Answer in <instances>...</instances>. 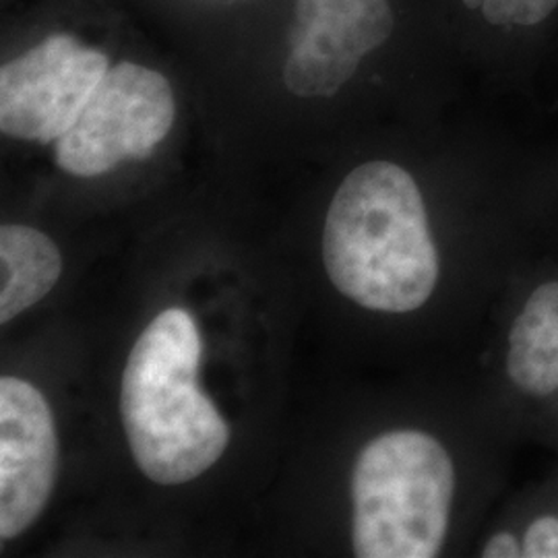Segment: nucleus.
Returning a JSON list of instances; mask_svg holds the SVG:
<instances>
[{"instance_id":"3","label":"nucleus","mask_w":558,"mask_h":558,"mask_svg":"<svg viewBox=\"0 0 558 558\" xmlns=\"http://www.w3.org/2000/svg\"><path fill=\"white\" fill-rule=\"evenodd\" d=\"M453 490V461L430 435L393 430L371 440L352 478L356 557H437Z\"/></svg>"},{"instance_id":"4","label":"nucleus","mask_w":558,"mask_h":558,"mask_svg":"<svg viewBox=\"0 0 558 558\" xmlns=\"http://www.w3.org/2000/svg\"><path fill=\"white\" fill-rule=\"evenodd\" d=\"M177 119L170 81L124 60L108 69L81 110L80 119L57 141L60 170L94 179L122 161L145 160L168 137Z\"/></svg>"},{"instance_id":"8","label":"nucleus","mask_w":558,"mask_h":558,"mask_svg":"<svg viewBox=\"0 0 558 558\" xmlns=\"http://www.w3.org/2000/svg\"><path fill=\"white\" fill-rule=\"evenodd\" d=\"M468 54L505 75L558 60V0H449Z\"/></svg>"},{"instance_id":"7","label":"nucleus","mask_w":558,"mask_h":558,"mask_svg":"<svg viewBox=\"0 0 558 558\" xmlns=\"http://www.w3.org/2000/svg\"><path fill=\"white\" fill-rule=\"evenodd\" d=\"M59 470L48 401L27 380L0 379V536L15 538L40 518Z\"/></svg>"},{"instance_id":"11","label":"nucleus","mask_w":558,"mask_h":558,"mask_svg":"<svg viewBox=\"0 0 558 558\" xmlns=\"http://www.w3.org/2000/svg\"><path fill=\"white\" fill-rule=\"evenodd\" d=\"M523 553L530 558H558V519H536L523 536Z\"/></svg>"},{"instance_id":"9","label":"nucleus","mask_w":558,"mask_h":558,"mask_svg":"<svg viewBox=\"0 0 558 558\" xmlns=\"http://www.w3.org/2000/svg\"><path fill=\"white\" fill-rule=\"evenodd\" d=\"M507 375L530 396L558 389V281L534 290L509 333Z\"/></svg>"},{"instance_id":"6","label":"nucleus","mask_w":558,"mask_h":558,"mask_svg":"<svg viewBox=\"0 0 558 558\" xmlns=\"http://www.w3.org/2000/svg\"><path fill=\"white\" fill-rule=\"evenodd\" d=\"M110 69L100 48L52 34L0 69V129L21 141H59Z\"/></svg>"},{"instance_id":"2","label":"nucleus","mask_w":558,"mask_h":558,"mask_svg":"<svg viewBox=\"0 0 558 558\" xmlns=\"http://www.w3.org/2000/svg\"><path fill=\"white\" fill-rule=\"evenodd\" d=\"M203 341L184 308H168L135 341L120 414L141 472L158 484L199 478L223 456L230 428L197 385Z\"/></svg>"},{"instance_id":"1","label":"nucleus","mask_w":558,"mask_h":558,"mask_svg":"<svg viewBox=\"0 0 558 558\" xmlns=\"http://www.w3.org/2000/svg\"><path fill=\"white\" fill-rule=\"evenodd\" d=\"M323 259L339 292L364 308L403 315L430 299L439 255L408 168L364 161L343 179L327 211Z\"/></svg>"},{"instance_id":"5","label":"nucleus","mask_w":558,"mask_h":558,"mask_svg":"<svg viewBox=\"0 0 558 558\" xmlns=\"http://www.w3.org/2000/svg\"><path fill=\"white\" fill-rule=\"evenodd\" d=\"M401 0H294L283 83L299 98H331L391 54L403 34Z\"/></svg>"},{"instance_id":"12","label":"nucleus","mask_w":558,"mask_h":558,"mask_svg":"<svg viewBox=\"0 0 558 558\" xmlns=\"http://www.w3.org/2000/svg\"><path fill=\"white\" fill-rule=\"evenodd\" d=\"M484 558H518L525 557L523 544H519L513 534H497L486 542Z\"/></svg>"},{"instance_id":"10","label":"nucleus","mask_w":558,"mask_h":558,"mask_svg":"<svg viewBox=\"0 0 558 558\" xmlns=\"http://www.w3.org/2000/svg\"><path fill=\"white\" fill-rule=\"evenodd\" d=\"M0 323H9L40 302L59 281V248L29 226L4 223L0 228Z\"/></svg>"}]
</instances>
